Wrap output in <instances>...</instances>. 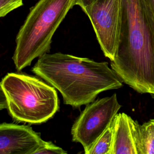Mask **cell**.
Returning a JSON list of instances; mask_svg holds the SVG:
<instances>
[{"label":"cell","instance_id":"cell-13","mask_svg":"<svg viewBox=\"0 0 154 154\" xmlns=\"http://www.w3.org/2000/svg\"><path fill=\"white\" fill-rule=\"evenodd\" d=\"M150 22L154 29V0H144Z\"/></svg>","mask_w":154,"mask_h":154},{"label":"cell","instance_id":"cell-1","mask_svg":"<svg viewBox=\"0 0 154 154\" xmlns=\"http://www.w3.org/2000/svg\"><path fill=\"white\" fill-rule=\"evenodd\" d=\"M111 67L123 82L154 97V29L144 0H122L117 49Z\"/></svg>","mask_w":154,"mask_h":154},{"label":"cell","instance_id":"cell-8","mask_svg":"<svg viewBox=\"0 0 154 154\" xmlns=\"http://www.w3.org/2000/svg\"><path fill=\"white\" fill-rule=\"evenodd\" d=\"M131 118L123 112L116 115L113 120L111 154H138L131 124Z\"/></svg>","mask_w":154,"mask_h":154},{"label":"cell","instance_id":"cell-6","mask_svg":"<svg viewBox=\"0 0 154 154\" xmlns=\"http://www.w3.org/2000/svg\"><path fill=\"white\" fill-rule=\"evenodd\" d=\"M122 0H96L82 9L88 16L104 55L115 57L120 30Z\"/></svg>","mask_w":154,"mask_h":154},{"label":"cell","instance_id":"cell-16","mask_svg":"<svg viewBox=\"0 0 154 154\" xmlns=\"http://www.w3.org/2000/svg\"><path fill=\"white\" fill-rule=\"evenodd\" d=\"M153 121H154V119H153Z\"/></svg>","mask_w":154,"mask_h":154},{"label":"cell","instance_id":"cell-2","mask_svg":"<svg viewBox=\"0 0 154 154\" xmlns=\"http://www.w3.org/2000/svg\"><path fill=\"white\" fill-rule=\"evenodd\" d=\"M32 71L60 92L64 104L75 108L94 101L103 91L123 85L107 62L61 52L40 56Z\"/></svg>","mask_w":154,"mask_h":154},{"label":"cell","instance_id":"cell-4","mask_svg":"<svg viewBox=\"0 0 154 154\" xmlns=\"http://www.w3.org/2000/svg\"><path fill=\"white\" fill-rule=\"evenodd\" d=\"M8 114L14 121L40 124L59 110L55 88L38 78L20 72L7 73L1 81Z\"/></svg>","mask_w":154,"mask_h":154},{"label":"cell","instance_id":"cell-14","mask_svg":"<svg viewBox=\"0 0 154 154\" xmlns=\"http://www.w3.org/2000/svg\"><path fill=\"white\" fill-rule=\"evenodd\" d=\"M7 102L6 97L2 90V88L0 87V111L7 109Z\"/></svg>","mask_w":154,"mask_h":154},{"label":"cell","instance_id":"cell-12","mask_svg":"<svg viewBox=\"0 0 154 154\" xmlns=\"http://www.w3.org/2000/svg\"><path fill=\"white\" fill-rule=\"evenodd\" d=\"M23 5V0H0V17Z\"/></svg>","mask_w":154,"mask_h":154},{"label":"cell","instance_id":"cell-15","mask_svg":"<svg viewBox=\"0 0 154 154\" xmlns=\"http://www.w3.org/2000/svg\"><path fill=\"white\" fill-rule=\"evenodd\" d=\"M76 5H79L82 9L87 7V6L91 4L96 0H76Z\"/></svg>","mask_w":154,"mask_h":154},{"label":"cell","instance_id":"cell-10","mask_svg":"<svg viewBox=\"0 0 154 154\" xmlns=\"http://www.w3.org/2000/svg\"><path fill=\"white\" fill-rule=\"evenodd\" d=\"M113 120L99 137L87 154H111L113 139Z\"/></svg>","mask_w":154,"mask_h":154},{"label":"cell","instance_id":"cell-11","mask_svg":"<svg viewBox=\"0 0 154 154\" xmlns=\"http://www.w3.org/2000/svg\"><path fill=\"white\" fill-rule=\"evenodd\" d=\"M66 154L67 152L57 146L51 141H43L40 146L35 150L34 154Z\"/></svg>","mask_w":154,"mask_h":154},{"label":"cell","instance_id":"cell-3","mask_svg":"<svg viewBox=\"0 0 154 154\" xmlns=\"http://www.w3.org/2000/svg\"><path fill=\"white\" fill-rule=\"evenodd\" d=\"M76 0H39L29 11L16 37L12 60L20 71L49 52L52 37Z\"/></svg>","mask_w":154,"mask_h":154},{"label":"cell","instance_id":"cell-5","mask_svg":"<svg viewBox=\"0 0 154 154\" xmlns=\"http://www.w3.org/2000/svg\"><path fill=\"white\" fill-rule=\"evenodd\" d=\"M121 107L116 93L87 104L72 125V141L79 143L87 154Z\"/></svg>","mask_w":154,"mask_h":154},{"label":"cell","instance_id":"cell-7","mask_svg":"<svg viewBox=\"0 0 154 154\" xmlns=\"http://www.w3.org/2000/svg\"><path fill=\"white\" fill-rule=\"evenodd\" d=\"M43 141L29 126L0 123V154H34Z\"/></svg>","mask_w":154,"mask_h":154},{"label":"cell","instance_id":"cell-9","mask_svg":"<svg viewBox=\"0 0 154 154\" xmlns=\"http://www.w3.org/2000/svg\"><path fill=\"white\" fill-rule=\"evenodd\" d=\"M134 141L138 154H154V121L140 125L131 118Z\"/></svg>","mask_w":154,"mask_h":154}]
</instances>
